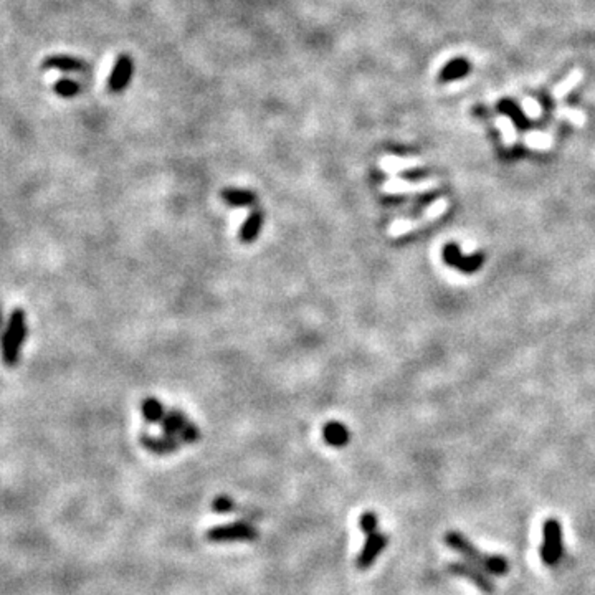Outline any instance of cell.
<instances>
[{"instance_id": "6da1fadb", "label": "cell", "mask_w": 595, "mask_h": 595, "mask_svg": "<svg viewBox=\"0 0 595 595\" xmlns=\"http://www.w3.org/2000/svg\"><path fill=\"white\" fill-rule=\"evenodd\" d=\"M445 544L462 555L467 563L480 567L490 575H506L510 572V560L501 554H486L475 548V544L458 531H448L445 534Z\"/></svg>"}, {"instance_id": "7a4b0ae2", "label": "cell", "mask_w": 595, "mask_h": 595, "mask_svg": "<svg viewBox=\"0 0 595 595\" xmlns=\"http://www.w3.org/2000/svg\"><path fill=\"white\" fill-rule=\"evenodd\" d=\"M27 316L22 309H13L0 335V359L7 367H16L20 361L22 346L27 339Z\"/></svg>"}, {"instance_id": "3957f363", "label": "cell", "mask_w": 595, "mask_h": 595, "mask_svg": "<svg viewBox=\"0 0 595 595\" xmlns=\"http://www.w3.org/2000/svg\"><path fill=\"white\" fill-rule=\"evenodd\" d=\"M541 560L549 567H553L563 559L564 541H563V526L558 519L549 517L543 524V544L539 549Z\"/></svg>"}, {"instance_id": "277c9868", "label": "cell", "mask_w": 595, "mask_h": 595, "mask_svg": "<svg viewBox=\"0 0 595 595\" xmlns=\"http://www.w3.org/2000/svg\"><path fill=\"white\" fill-rule=\"evenodd\" d=\"M205 538L210 543H235V541H255L258 538V531L246 522H230L210 527L205 533Z\"/></svg>"}, {"instance_id": "5b68a950", "label": "cell", "mask_w": 595, "mask_h": 595, "mask_svg": "<svg viewBox=\"0 0 595 595\" xmlns=\"http://www.w3.org/2000/svg\"><path fill=\"white\" fill-rule=\"evenodd\" d=\"M448 572L457 575V577L468 579L471 584H475L483 594L493 595L496 592V585L491 580L490 574L485 572V570L476 567V565H473L470 563H453V564H450Z\"/></svg>"}, {"instance_id": "8992f818", "label": "cell", "mask_w": 595, "mask_h": 595, "mask_svg": "<svg viewBox=\"0 0 595 595\" xmlns=\"http://www.w3.org/2000/svg\"><path fill=\"white\" fill-rule=\"evenodd\" d=\"M389 544V536L382 533H374L367 536L364 546H362L359 555L356 559V565L359 570H367L372 564L375 563L379 554L387 548Z\"/></svg>"}, {"instance_id": "52a82bcc", "label": "cell", "mask_w": 595, "mask_h": 595, "mask_svg": "<svg viewBox=\"0 0 595 595\" xmlns=\"http://www.w3.org/2000/svg\"><path fill=\"white\" fill-rule=\"evenodd\" d=\"M448 209V200H445V198H440V200L433 202L432 205L428 207V210L425 212V215L422 217L420 220H415V222H399V224H394V227L389 230L390 235H402V234H407L410 230H415L419 229V227L422 225H427L428 222L432 220H437L438 217L443 215V212Z\"/></svg>"}, {"instance_id": "ba28073f", "label": "cell", "mask_w": 595, "mask_h": 595, "mask_svg": "<svg viewBox=\"0 0 595 595\" xmlns=\"http://www.w3.org/2000/svg\"><path fill=\"white\" fill-rule=\"evenodd\" d=\"M131 76H133V61L128 55H121L114 63V68L109 75L108 88L114 93L123 91L128 86Z\"/></svg>"}, {"instance_id": "9c48e42d", "label": "cell", "mask_w": 595, "mask_h": 595, "mask_svg": "<svg viewBox=\"0 0 595 595\" xmlns=\"http://www.w3.org/2000/svg\"><path fill=\"white\" fill-rule=\"evenodd\" d=\"M43 68L60 70V71H85L86 63L73 56L55 55V56L45 58V61H43Z\"/></svg>"}, {"instance_id": "30bf717a", "label": "cell", "mask_w": 595, "mask_h": 595, "mask_svg": "<svg viewBox=\"0 0 595 595\" xmlns=\"http://www.w3.org/2000/svg\"><path fill=\"white\" fill-rule=\"evenodd\" d=\"M324 440L332 447H342L349 442V432L339 422H331L324 428Z\"/></svg>"}, {"instance_id": "8fae6325", "label": "cell", "mask_w": 595, "mask_h": 595, "mask_svg": "<svg viewBox=\"0 0 595 595\" xmlns=\"http://www.w3.org/2000/svg\"><path fill=\"white\" fill-rule=\"evenodd\" d=\"M584 78V71L582 70H572L570 73L565 76V78L560 81L558 86H554L553 90V96L555 100H560L564 98L565 95H569L570 91H572L575 86H577L580 81Z\"/></svg>"}, {"instance_id": "7c38bea8", "label": "cell", "mask_w": 595, "mask_h": 595, "mask_svg": "<svg viewBox=\"0 0 595 595\" xmlns=\"http://www.w3.org/2000/svg\"><path fill=\"white\" fill-rule=\"evenodd\" d=\"M468 61L465 60H455L450 63V65L445 66V70L440 73V80L442 81H450V80H457V78H462V76H465L468 73Z\"/></svg>"}, {"instance_id": "4fadbf2b", "label": "cell", "mask_w": 595, "mask_h": 595, "mask_svg": "<svg viewBox=\"0 0 595 595\" xmlns=\"http://www.w3.org/2000/svg\"><path fill=\"white\" fill-rule=\"evenodd\" d=\"M496 126L498 129L501 131V138L503 141H505L506 146H511V144L516 143V128L515 124H512V121L507 118V116H498L496 118Z\"/></svg>"}, {"instance_id": "5bb4252c", "label": "cell", "mask_w": 595, "mask_h": 595, "mask_svg": "<svg viewBox=\"0 0 595 595\" xmlns=\"http://www.w3.org/2000/svg\"><path fill=\"white\" fill-rule=\"evenodd\" d=\"M53 90H55V93L58 96H61V98H73V96L78 95L80 85L73 80L63 78L60 81H56L55 86H53Z\"/></svg>"}, {"instance_id": "9a60e30c", "label": "cell", "mask_w": 595, "mask_h": 595, "mask_svg": "<svg viewBox=\"0 0 595 595\" xmlns=\"http://www.w3.org/2000/svg\"><path fill=\"white\" fill-rule=\"evenodd\" d=\"M524 141H526L527 146L534 148V149H549L551 144H553V139H551V136H548V134H544V133H538V131L527 134Z\"/></svg>"}, {"instance_id": "2e32d148", "label": "cell", "mask_w": 595, "mask_h": 595, "mask_svg": "<svg viewBox=\"0 0 595 595\" xmlns=\"http://www.w3.org/2000/svg\"><path fill=\"white\" fill-rule=\"evenodd\" d=\"M359 524H361L362 533H364L366 536H369V534L377 533V524H379V519H377V515L374 511H366V512H362Z\"/></svg>"}, {"instance_id": "e0dca14e", "label": "cell", "mask_w": 595, "mask_h": 595, "mask_svg": "<svg viewBox=\"0 0 595 595\" xmlns=\"http://www.w3.org/2000/svg\"><path fill=\"white\" fill-rule=\"evenodd\" d=\"M224 197L227 198V202H230V204H236V205L250 204V202L253 200V198H251L253 196L244 191H225Z\"/></svg>"}, {"instance_id": "ac0fdd59", "label": "cell", "mask_w": 595, "mask_h": 595, "mask_svg": "<svg viewBox=\"0 0 595 595\" xmlns=\"http://www.w3.org/2000/svg\"><path fill=\"white\" fill-rule=\"evenodd\" d=\"M559 116H560V118L569 119L570 123L575 124V126H584L585 124V114L582 113V111H579V109H574V108H567V106H563V108L559 109Z\"/></svg>"}, {"instance_id": "d6986e66", "label": "cell", "mask_w": 595, "mask_h": 595, "mask_svg": "<svg viewBox=\"0 0 595 595\" xmlns=\"http://www.w3.org/2000/svg\"><path fill=\"white\" fill-rule=\"evenodd\" d=\"M522 111H524V114L527 116V118H533V119L539 118L541 113H543L539 103L533 98H526L524 101H522Z\"/></svg>"}, {"instance_id": "ffe728a7", "label": "cell", "mask_w": 595, "mask_h": 595, "mask_svg": "<svg viewBox=\"0 0 595 595\" xmlns=\"http://www.w3.org/2000/svg\"><path fill=\"white\" fill-rule=\"evenodd\" d=\"M212 507H214L215 512H230L234 511L235 503L232 501L229 496H219L212 503Z\"/></svg>"}, {"instance_id": "44dd1931", "label": "cell", "mask_w": 595, "mask_h": 595, "mask_svg": "<svg viewBox=\"0 0 595 595\" xmlns=\"http://www.w3.org/2000/svg\"><path fill=\"white\" fill-rule=\"evenodd\" d=\"M144 415H146L149 420H157L162 415L161 405H159L156 400H149V402L144 404Z\"/></svg>"}, {"instance_id": "7402d4cb", "label": "cell", "mask_w": 595, "mask_h": 595, "mask_svg": "<svg viewBox=\"0 0 595 595\" xmlns=\"http://www.w3.org/2000/svg\"><path fill=\"white\" fill-rule=\"evenodd\" d=\"M4 329H6V326H4V309L0 306V332H2Z\"/></svg>"}]
</instances>
